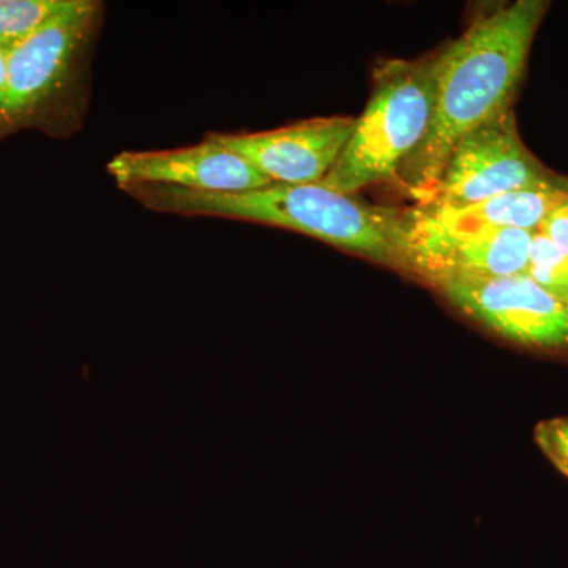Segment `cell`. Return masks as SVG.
Here are the masks:
<instances>
[{
  "instance_id": "obj_1",
  "label": "cell",
  "mask_w": 568,
  "mask_h": 568,
  "mask_svg": "<svg viewBox=\"0 0 568 568\" xmlns=\"http://www.w3.org/2000/svg\"><path fill=\"white\" fill-rule=\"evenodd\" d=\"M548 2L517 0L480 14L457 40L433 55L435 104L424 141L398 170L410 197L426 207L457 142L514 108L534 37Z\"/></svg>"
},
{
  "instance_id": "obj_2",
  "label": "cell",
  "mask_w": 568,
  "mask_h": 568,
  "mask_svg": "<svg viewBox=\"0 0 568 568\" xmlns=\"http://www.w3.org/2000/svg\"><path fill=\"white\" fill-rule=\"evenodd\" d=\"M129 192L160 211L271 224L409 272V212L368 204L323 183H271L263 189L230 193L148 185L133 186Z\"/></svg>"
},
{
  "instance_id": "obj_3",
  "label": "cell",
  "mask_w": 568,
  "mask_h": 568,
  "mask_svg": "<svg viewBox=\"0 0 568 568\" xmlns=\"http://www.w3.org/2000/svg\"><path fill=\"white\" fill-rule=\"evenodd\" d=\"M435 104L433 58L394 59L381 63L373 91L353 134L323 185L355 194L365 186L388 181L428 132Z\"/></svg>"
},
{
  "instance_id": "obj_4",
  "label": "cell",
  "mask_w": 568,
  "mask_h": 568,
  "mask_svg": "<svg viewBox=\"0 0 568 568\" xmlns=\"http://www.w3.org/2000/svg\"><path fill=\"white\" fill-rule=\"evenodd\" d=\"M530 189L568 190V178L549 171L526 148L510 108L457 142L429 205L459 209Z\"/></svg>"
},
{
  "instance_id": "obj_5",
  "label": "cell",
  "mask_w": 568,
  "mask_h": 568,
  "mask_svg": "<svg viewBox=\"0 0 568 568\" xmlns=\"http://www.w3.org/2000/svg\"><path fill=\"white\" fill-rule=\"evenodd\" d=\"M433 286L500 338L537 353L568 357V304L529 275L446 276Z\"/></svg>"
},
{
  "instance_id": "obj_6",
  "label": "cell",
  "mask_w": 568,
  "mask_h": 568,
  "mask_svg": "<svg viewBox=\"0 0 568 568\" xmlns=\"http://www.w3.org/2000/svg\"><path fill=\"white\" fill-rule=\"evenodd\" d=\"M532 234L491 224L462 222L426 207L409 212L407 264L429 283L446 276L526 274Z\"/></svg>"
},
{
  "instance_id": "obj_7",
  "label": "cell",
  "mask_w": 568,
  "mask_h": 568,
  "mask_svg": "<svg viewBox=\"0 0 568 568\" xmlns=\"http://www.w3.org/2000/svg\"><path fill=\"white\" fill-rule=\"evenodd\" d=\"M97 3L69 0L43 28L10 48L0 132L32 123L62 91L91 32Z\"/></svg>"
},
{
  "instance_id": "obj_8",
  "label": "cell",
  "mask_w": 568,
  "mask_h": 568,
  "mask_svg": "<svg viewBox=\"0 0 568 568\" xmlns=\"http://www.w3.org/2000/svg\"><path fill=\"white\" fill-rule=\"evenodd\" d=\"M355 119L321 118L271 132L213 133L223 148L237 153L261 174L282 185L321 183L343 152Z\"/></svg>"
},
{
  "instance_id": "obj_9",
  "label": "cell",
  "mask_w": 568,
  "mask_h": 568,
  "mask_svg": "<svg viewBox=\"0 0 568 568\" xmlns=\"http://www.w3.org/2000/svg\"><path fill=\"white\" fill-rule=\"evenodd\" d=\"M114 181L133 186L166 185L200 192H246L274 183L237 153L209 140L163 152H123L108 164Z\"/></svg>"
},
{
  "instance_id": "obj_10",
  "label": "cell",
  "mask_w": 568,
  "mask_h": 568,
  "mask_svg": "<svg viewBox=\"0 0 568 568\" xmlns=\"http://www.w3.org/2000/svg\"><path fill=\"white\" fill-rule=\"evenodd\" d=\"M567 192L568 190L559 189L518 190V192L499 194L466 207L426 205V209L437 215L462 220V222L491 224V226L536 233L548 213L556 207Z\"/></svg>"
},
{
  "instance_id": "obj_11",
  "label": "cell",
  "mask_w": 568,
  "mask_h": 568,
  "mask_svg": "<svg viewBox=\"0 0 568 568\" xmlns=\"http://www.w3.org/2000/svg\"><path fill=\"white\" fill-rule=\"evenodd\" d=\"M69 0H0V43L13 47L43 28Z\"/></svg>"
},
{
  "instance_id": "obj_12",
  "label": "cell",
  "mask_w": 568,
  "mask_h": 568,
  "mask_svg": "<svg viewBox=\"0 0 568 568\" xmlns=\"http://www.w3.org/2000/svg\"><path fill=\"white\" fill-rule=\"evenodd\" d=\"M526 275L568 304V256L540 231L532 234Z\"/></svg>"
},
{
  "instance_id": "obj_13",
  "label": "cell",
  "mask_w": 568,
  "mask_h": 568,
  "mask_svg": "<svg viewBox=\"0 0 568 568\" xmlns=\"http://www.w3.org/2000/svg\"><path fill=\"white\" fill-rule=\"evenodd\" d=\"M534 439L541 454L568 478V417L540 422L534 429Z\"/></svg>"
},
{
  "instance_id": "obj_14",
  "label": "cell",
  "mask_w": 568,
  "mask_h": 568,
  "mask_svg": "<svg viewBox=\"0 0 568 568\" xmlns=\"http://www.w3.org/2000/svg\"><path fill=\"white\" fill-rule=\"evenodd\" d=\"M537 231L551 239L556 245L568 256V192L556 207L548 213L547 219L540 224Z\"/></svg>"
},
{
  "instance_id": "obj_15",
  "label": "cell",
  "mask_w": 568,
  "mask_h": 568,
  "mask_svg": "<svg viewBox=\"0 0 568 568\" xmlns=\"http://www.w3.org/2000/svg\"><path fill=\"white\" fill-rule=\"evenodd\" d=\"M11 47L0 43V100L6 91L7 62H9V52Z\"/></svg>"
}]
</instances>
